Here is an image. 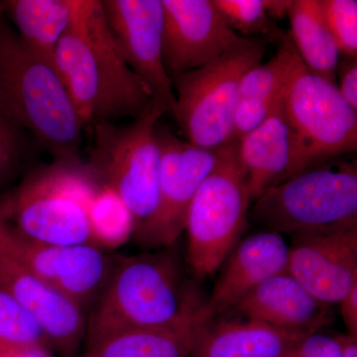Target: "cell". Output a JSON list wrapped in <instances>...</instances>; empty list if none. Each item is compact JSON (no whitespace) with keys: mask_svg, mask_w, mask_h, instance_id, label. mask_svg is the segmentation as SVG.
Here are the masks:
<instances>
[{"mask_svg":"<svg viewBox=\"0 0 357 357\" xmlns=\"http://www.w3.org/2000/svg\"><path fill=\"white\" fill-rule=\"evenodd\" d=\"M287 15L291 25L289 37L307 69L335 84L340 53L319 0H292Z\"/></svg>","mask_w":357,"mask_h":357,"instance_id":"obj_22","label":"cell"},{"mask_svg":"<svg viewBox=\"0 0 357 357\" xmlns=\"http://www.w3.org/2000/svg\"><path fill=\"white\" fill-rule=\"evenodd\" d=\"M267 231L293 234L357 220L356 164H321L270 188L249 218Z\"/></svg>","mask_w":357,"mask_h":357,"instance_id":"obj_9","label":"cell"},{"mask_svg":"<svg viewBox=\"0 0 357 357\" xmlns=\"http://www.w3.org/2000/svg\"><path fill=\"white\" fill-rule=\"evenodd\" d=\"M292 237L287 271L317 300L330 306L357 286V220Z\"/></svg>","mask_w":357,"mask_h":357,"instance_id":"obj_13","label":"cell"},{"mask_svg":"<svg viewBox=\"0 0 357 357\" xmlns=\"http://www.w3.org/2000/svg\"><path fill=\"white\" fill-rule=\"evenodd\" d=\"M231 29L243 34H263L280 41L285 33L274 24L285 17L292 0H213Z\"/></svg>","mask_w":357,"mask_h":357,"instance_id":"obj_24","label":"cell"},{"mask_svg":"<svg viewBox=\"0 0 357 357\" xmlns=\"http://www.w3.org/2000/svg\"><path fill=\"white\" fill-rule=\"evenodd\" d=\"M232 310L280 330L310 335L328 325L330 306L311 295L288 271L270 277Z\"/></svg>","mask_w":357,"mask_h":357,"instance_id":"obj_17","label":"cell"},{"mask_svg":"<svg viewBox=\"0 0 357 357\" xmlns=\"http://www.w3.org/2000/svg\"><path fill=\"white\" fill-rule=\"evenodd\" d=\"M0 112L54 160L79 158L84 128L55 66L1 20Z\"/></svg>","mask_w":357,"mask_h":357,"instance_id":"obj_3","label":"cell"},{"mask_svg":"<svg viewBox=\"0 0 357 357\" xmlns=\"http://www.w3.org/2000/svg\"><path fill=\"white\" fill-rule=\"evenodd\" d=\"M157 137L161 148L158 198L152 215L133 234L136 243L148 249L170 248L185 231L192 199L222 151V147L196 146L158 126Z\"/></svg>","mask_w":357,"mask_h":357,"instance_id":"obj_10","label":"cell"},{"mask_svg":"<svg viewBox=\"0 0 357 357\" xmlns=\"http://www.w3.org/2000/svg\"><path fill=\"white\" fill-rule=\"evenodd\" d=\"M288 35L278 42V51L267 63H260L244 74L239 84L236 109V140L265 119L280 98L287 79Z\"/></svg>","mask_w":357,"mask_h":357,"instance_id":"obj_21","label":"cell"},{"mask_svg":"<svg viewBox=\"0 0 357 357\" xmlns=\"http://www.w3.org/2000/svg\"><path fill=\"white\" fill-rule=\"evenodd\" d=\"M102 187L81 159L54 160L35 169L0 199V213L21 234L54 245L98 246L89 206Z\"/></svg>","mask_w":357,"mask_h":357,"instance_id":"obj_4","label":"cell"},{"mask_svg":"<svg viewBox=\"0 0 357 357\" xmlns=\"http://www.w3.org/2000/svg\"><path fill=\"white\" fill-rule=\"evenodd\" d=\"M163 60L169 76L198 69L245 37L229 27L213 0H162Z\"/></svg>","mask_w":357,"mask_h":357,"instance_id":"obj_14","label":"cell"},{"mask_svg":"<svg viewBox=\"0 0 357 357\" xmlns=\"http://www.w3.org/2000/svg\"><path fill=\"white\" fill-rule=\"evenodd\" d=\"M170 248L115 260L86 321V347L131 328L192 323L203 304L185 285Z\"/></svg>","mask_w":357,"mask_h":357,"instance_id":"obj_2","label":"cell"},{"mask_svg":"<svg viewBox=\"0 0 357 357\" xmlns=\"http://www.w3.org/2000/svg\"><path fill=\"white\" fill-rule=\"evenodd\" d=\"M338 91L345 102L357 112V59L340 58L335 79Z\"/></svg>","mask_w":357,"mask_h":357,"instance_id":"obj_30","label":"cell"},{"mask_svg":"<svg viewBox=\"0 0 357 357\" xmlns=\"http://www.w3.org/2000/svg\"><path fill=\"white\" fill-rule=\"evenodd\" d=\"M191 326L123 331L86 347L84 357H189Z\"/></svg>","mask_w":357,"mask_h":357,"instance_id":"obj_23","label":"cell"},{"mask_svg":"<svg viewBox=\"0 0 357 357\" xmlns=\"http://www.w3.org/2000/svg\"><path fill=\"white\" fill-rule=\"evenodd\" d=\"M237 151L251 199L259 198L270 188L292 177L293 134L282 96L266 119L237 140Z\"/></svg>","mask_w":357,"mask_h":357,"instance_id":"obj_19","label":"cell"},{"mask_svg":"<svg viewBox=\"0 0 357 357\" xmlns=\"http://www.w3.org/2000/svg\"><path fill=\"white\" fill-rule=\"evenodd\" d=\"M288 257L289 245L277 232L265 230L239 241L223 262L210 299L199 307L194 321L234 309L268 278L287 271Z\"/></svg>","mask_w":357,"mask_h":357,"instance_id":"obj_16","label":"cell"},{"mask_svg":"<svg viewBox=\"0 0 357 357\" xmlns=\"http://www.w3.org/2000/svg\"><path fill=\"white\" fill-rule=\"evenodd\" d=\"M281 357H342V347L337 337L314 333L291 345Z\"/></svg>","mask_w":357,"mask_h":357,"instance_id":"obj_29","label":"cell"},{"mask_svg":"<svg viewBox=\"0 0 357 357\" xmlns=\"http://www.w3.org/2000/svg\"><path fill=\"white\" fill-rule=\"evenodd\" d=\"M0 342L39 344L50 349L41 326L24 307L0 289Z\"/></svg>","mask_w":357,"mask_h":357,"instance_id":"obj_26","label":"cell"},{"mask_svg":"<svg viewBox=\"0 0 357 357\" xmlns=\"http://www.w3.org/2000/svg\"><path fill=\"white\" fill-rule=\"evenodd\" d=\"M342 347V357H357V337L351 335H337Z\"/></svg>","mask_w":357,"mask_h":357,"instance_id":"obj_33","label":"cell"},{"mask_svg":"<svg viewBox=\"0 0 357 357\" xmlns=\"http://www.w3.org/2000/svg\"><path fill=\"white\" fill-rule=\"evenodd\" d=\"M89 222L96 243L114 248L133 236V218L123 202L102 185L89 206Z\"/></svg>","mask_w":357,"mask_h":357,"instance_id":"obj_25","label":"cell"},{"mask_svg":"<svg viewBox=\"0 0 357 357\" xmlns=\"http://www.w3.org/2000/svg\"><path fill=\"white\" fill-rule=\"evenodd\" d=\"M79 4L81 0H7L0 8L8 14L24 43L53 63L59 42L76 17Z\"/></svg>","mask_w":357,"mask_h":357,"instance_id":"obj_20","label":"cell"},{"mask_svg":"<svg viewBox=\"0 0 357 357\" xmlns=\"http://www.w3.org/2000/svg\"><path fill=\"white\" fill-rule=\"evenodd\" d=\"M0 13H1V9H0Z\"/></svg>","mask_w":357,"mask_h":357,"instance_id":"obj_34","label":"cell"},{"mask_svg":"<svg viewBox=\"0 0 357 357\" xmlns=\"http://www.w3.org/2000/svg\"><path fill=\"white\" fill-rule=\"evenodd\" d=\"M165 114L163 105L154 102L128 126L103 122L93 126L88 165L100 184L126 204L133 218L134 231L156 206L161 165L157 126Z\"/></svg>","mask_w":357,"mask_h":357,"instance_id":"obj_6","label":"cell"},{"mask_svg":"<svg viewBox=\"0 0 357 357\" xmlns=\"http://www.w3.org/2000/svg\"><path fill=\"white\" fill-rule=\"evenodd\" d=\"M340 312L349 335L357 337V286L340 301Z\"/></svg>","mask_w":357,"mask_h":357,"instance_id":"obj_32","label":"cell"},{"mask_svg":"<svg viewBox=\"0 0 357 357\" xmlns=\"http://www.w3.org/2000/svg\"><path fill=\"white\" fill-rule=\"evenodd\" d=\"M0 357H52L49 347L39 344L0 342Z\"/></svg>","mask_w":357,"mask_h":357,"instance_id":"obj_31","label":"cell"},{"mask_svg":"<svg viewBox=\"0 0 357 357\" xmlns=\"http://www.w3.org/2000/svg\"><path fill=\"white\" fill-rule=\"evenodd\" d=\"M0 289L36 319L50 347L64 356L76 354L86 338L83 309L42 280L2 243Z\"/></svg>","mask_w":357,"mask_h":357,"instance_id":"obj_15","label":"cell"},{"mask_svg":"<svg viewBox=\"0 0 357 357\" xmlns=\"http://www.w3.org/2000/svg\"><path fill=\"white\" fill-rule=\"evenodd\" d=\"M0 243L42 280L83 310L98 299L114 266L100 246L38 243L21 234L1 213Z\"/></svg>","mask_w":357,"mask_h":357,"instance_id":"obj_11","label":"cell"},{"mask_svg":"<svg viewBox=\"0 0 357 357\" xmlns=\"http://www.w3.org/2000/svg\"><path fill=\"white\" fill-rule=\"evenodd\" d=\"M264 46L246 39L208 64L171 77L176 91L173 116L192 144L217 149L236 140L239 84L260 64Z\"/></svg>","mask_w":357,"mask_h":357,"instance_id":"obj_7","label":"cell"},{"mask_svg":"<svg viewBox=\"0 0 357 357\" xmlns=\"http://www.w3.org/2000/svg\"><path fill=\"white\" fill-rule=\"evenodd\" d=\"M33 143L29 134L0 112V191L24 166Z\"/></svg>","mask_w":357,"mask_h":357,"instance_id":"obj_27","label":"cell"},{"mask_svg":"<svg viewBox=\"0 0 357 357\" xmlns=\"http://www.w3.org/2000/svg\"><path fill=\"white\" fill-rule=\"evenodd\" d=\"M115 44L131 70L161 103L167 114L176 107L172 79L163 60L162 0H102Z\"/></svg>","mask_w":357,"mask_h":357,"instance_id":"obj_12","label":"cell"},{"mask_svg":"<svg viewBox=\"0 0 357 357\" xmlns=\"http://www.w3.org/2000/svg\"><path fill=\"white\" fill-rule=\"evenodd\" d=\"M328 29L340 55L357 56V1L356 0H319Z\"/></svg>","mask_w":357,"mask_h":357,"instance_id":"obj_28","label":"cell"},{"mask_svg":"<svg viewBox=\"0 0 357 357\" xmlns=\"http://www.w3.org/2000/svg\"><path fill=\"white\" fill-rule=\"evenodd\" d=\"M53 63L84 128L122 117L137 119L153 105L151 91L115 44L102 0H81Z\"/></svg>","mask_w":357,"mask_h":357,"instance_id":"obj_1","label":"cell"},{"mask_svg":"<svg viewBox=\"0 0 357 357\" xmlns=\"http://www.w3.org/2000/svg\"><path fill=\"white\" fill-rule=\"evenodd\" d=\"M304 333L280 330L255 319L192 321V357H281Z\"/></svg>","mask_w":357,"mask_h":357,"instance_id":"obj_18","label":"cell"},{"mask_svg":"<svg viewBox=\"0 0 357 357\" xmlns=\"http://www.w3.org/2000/svg\"><path fill=\"white\" fill-rule=\"evenodd\" d=\"M288 72L282 102L293 134V175L357 148V112L337 84L312 74L288 35Z\"/></svg>","mask_w":357,"mask_h":357,"instance_id":"obj_5","label":"cell"},{"mask_svg":"<svg viewBox=\"0 0 357 357\" xmlns=\"http://www.w3.org/2000/svg\"><path fill=\"white\" fill-rule=\"evenodd\" d=\"M251 199L237 141L222 147L215 168L192 199L185 229L192 273L206 278L222 267L248 229Z\"/></svg>","mask_w":357,"mask_h":357,"instance_id":"obj_8","label":"cell"}]
</instances>
